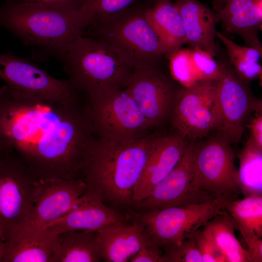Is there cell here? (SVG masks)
<instances>
[{"label":"cell","mask_w":262,"mask_h":262,"mask_svg":"<svg viewBox=\"0 0 262 262\" xmlns=\"http://www.w3.org/2000/svg\"><path fill=\"white\" fill-rule=\"evenodd\" d=\"M216 82H201L180 89L169 118L177 133L194 141L213 130Z\"/></svg>","instance_id":"obj_12"},{"label":"cell","mask_w":262,"mask_h":262,"mask_svg":"<svg viewBox=\"0 0 262 262\" xmlns=\"http://www.w3.org/2000/svg\"><path fill=\"white\" fill-rule=\"evenodd\" d=\"M147 17L161 43L167 58L187 43L180 12L171 0H154L147 11Z\"/></svg>","instance_id":"obj_22"},{"label":"cell","mask_w":262,"mask_h":262,"mask_svg":"<svg viewBox=\"0 0 262 262\" xmlns=\"http://www.w3.org/2000/svg\"><path fill=\"white\" fill-rule=\"evenodd\" d=\"M36 179L13 150L0 156V225L4 233L28 223Z\"/></svg>","instance_id":"obj_11"},{"label":"cell","mask_w":262,"mask_h":262,"mask_svg":"<svg viewBox=\"0 0 262 262\" xmlns=\"http://www.w3.org/2000/svg\"><path fill=\"white\" fill-rule=\"evenodd\" d=\"M5 241V236L4 231L0 225V262H2Z\"/></svg>","instance_id":"obj_37"},{"label":"cell","mask_w":262,"mask_h":262,"mask_svg":"<svg viewBox=\"0 0 262 262\" xmlns=\"http://www.w3.org/2000/svg\"><path fill=\"white\" fill-rule=\"evenodd\" d=\"M101 262L98 231H69L57 234L52 262Z\"/></svg>","instance_id":"obj_23"},{"label":"cell","mask_w":262,"mask_h":262,"mask_svg":"<svg viewBox=\"0 0 262 262\" xmlns=\"http://www.w3.org/2000/svg\"><path fill=\"white\" fill-rule=\"evenodd\" d=\"M157 135L127 141L96 136L89 147L81 177L87 191L108 207L128 216L132 213L134 190Z\"/></svg>","instance_id":"obj_2"},{"label":"cell","mask_w":262,"mask_h":262,"mask_svg":"<svg viewBox=\"0 0 262 262\" xmlns=\"http://www.w3.org/2000/svg\"><path fill=\"white\" fill-rule=\"evenodd\" d=\"M237 179L244 197L262 196V148L250 136L238 155Z\"/></svg>","instance_id":"obj_25"},{"label":"cell","mask_w":262,"mask_h":262,"mask_svg":"<svg viewBox=\"0 0 262 262\" xmlns=\"http://www.w3.org/2000/svg\"><path fill=\"white\" fill-rule=\"evenodd\" d=\"M182 86L161 68L134 70L124 88L153 128L169 118Z\"/></svg>","instance_id":"obj_13"},{"label":"cell","mask_w":262,"mask_h":262,"mask_svg":"<svg viewBox=\"0 0 262 262\" xmlns=\"http://www.w3.org/2000/svg\"><path fill=\"white\" fill-rule=\"evenodd\" d=\"M18 2H31L41 4L50 8L80 11L84 0H8Z\"/></svg>","instance_id":"obj_33"},{"label":"cell","mask_w":262,"mask_h":262,"mask_svg":"<svg viewBox=\"0 0 262 262\" xmlns=\"http://www.w3.org/2000/svg\"><path fill=\"white\" fill-rule=\"evenodd\" d=\"M195 144L189 143L175 168L156 184L134 208L137 212L162 209L185 204H198L212 199L197 187L194 177L193 155Z\"/></svg>","instance_id":"obj_14"},{"label":"cell","mask_w":262,"mask_h":262,"mask_svg":"<svg viewBox=\"0 0 262 262\" xmlns=\"http://www.w3.org/2000/svg\"><path fill=\"white\" fill-rule=\"evenodd\" d=\"M57 234L28 223L5 234L1 262H52Z\"/></svg>","instance_id":"obj_18"},{"label":"cell","mask_w":262,"mask_h":262,"mask_svg":"<svg viewBox=\"0 0 262 262\" xmlns=\"http://www.w3.org/2000/svg\"><path fill=\"white\" fill-rule=\"evenodd\" d=\"M231 143L218 132L202 143L195 144L194 177L198 188L212 199H237L241 193L237 179L235 154Z\"/></svg>","instance_id":"obj_10"},{"label":"cell","mask_w":262,"mask_h":262,"mask_svg":"<svg viewBox=\"0 0 262 262\" xmlns=\"http://www.w3.org/2000/svg\"><path fill=\"white\" fill-rule=\"evenodd\" d=\"M86 191V185L82 179H36L27 223L46 229L78 205Z\"/></svg>","instance_id":"obj_15"},{"label":"cell","mask_w":262,"mask_h":262,"mask_svg":"<svg viewBox=\"0 0 262 262\" xmlns=\"http://www.w3.org/2000/svg\"><path fill=\"white\" fill-rule=\"evenodd\" d=\"M60 60L67 80L84 97L109 88H124L134 71L105 42L84 34Z\"/></svg>","instance_id":"obj_5"},{"label":"cell","mask_w":262,"mask_h":262,"mask_svg":"<svg viewBox=\"0 0 262 262\" xmlns=\"http://www.w3.org/2000/svg\"><path fill=\"white\" fill-rule=\"evenodd\" d=\"M218 61L221 74L216 82L213 130L231 144L238 143L252 113L262 112V100L253 95L249 84L237 76L228 58Z\"/></svg>","instance_id":"obj_9"},{"label":"cell","mask_w":262,"mask_h":262,"mask_svg":"<svg viewBox=\"0 0 262 262\" xmlns=\"http://www.w3.org/2000/svg\"><path fill=\"white\" fill-rule=\"evenodd\" d=\"M203 230L213 240L225 257L227 262H251L250 255L235 234V226L225 210L208 220Z\"/></svg>","instance_id":"obj_24"},{"label":"cell","mask_w":262,"mask_h":262,"mask_svg":"<svg viewBox=\"0 0 262 262\" xmlns=\"http://www.w3.org/2000/svg\"><path fill=\"white\" fill-rule=\"evenodd\" d=\"M224 208L240 232L252 233L262 237V196L229 200Z\"/></svg>","instance_id":"obj_26"},{"label":"cell","mask_w":262,"mask_h":262,"mask_svg":"<svg viewBox=\"0 0 262 262\" xmlns=\"http://www.w3.org/2000/svg\"><path fill=\"white\" fill-rule=\"evenodd\" d=\"M140 0H84L80 11L87 25L102 17L120 11ZM86 25V26H87Z\"/></svg>","instance_id":"obj_28"},{"label":"cell","mask_w":262,"mask_h":262,"mask_svg":"<svg viewBox=\"0 0 262 262\" xmlns=\"http://www.w3.org/2000/svg\"><path fill=\"white\" fill-rule=\"evenodd\" d=\"M101 261L127 262L152 242L139 223L129 222L98 231Z\"/></svg>","instance_id":"obj_21"},{"label":"cell","mask_w":262,"mask_h":262,"mask_svg":"<svg viewBox=\"0 0 262 262\" xmlns=\"http://www.w3.org/2000/svg\"><path fill=\"white\" fill-rule=\"evenodd\" d=\"M219 0H214V1H219Z\"/></svg>","instance_id":"obj_39"},{"label":"cell","mask_w":262,"mask_h":262,"mask_svg":"<svg viewBox=\"0 0 262 262\" xmlns=\"http://www.w3.org/2000/svg\"><path fill=\"white\" fill-rule=\"evenodd\" d=\"M95 137L84 98L65 103L0 97V141L36 179H81Z\"/></svg>","instance_id":"obj_1"},{"label":"cell","mask_w":262,"mask_h":262,"mask_svg":"<svg viewBox=\"0 0 262 262\" xmlns=\"http://www.w3.org/2000/svg\"><path fill=\"white\" fill-rule=\"evenodd\" d=\"M188 145L186 139L176 132L157 135L151 144L143 173L134 190V208L175 168Z\"/></svg>","instance_id":"obj_16"},{"label":"cell","mask_w":262,"mask_h":262,"mask_svg":"<svg viewBox=\"0 0 262 262\" xmlns=\"http://www.w3.org/2000/svg\"><path fill=\"white\" fill-rule=\"evenodd\" d=\"M167 59L170 76L182 87H189L200 82L190 49H176Z\"/></svg>","instance_id":"obj_27"},{"label":"cell","mask_w":262,"mask_h":262,"mask_svg":"<svg viewBox=\"0 0 262 262\" xmlns=\"http://www.w3.org/2000/svg\"><path fill=\"white\" fill-rule=\"evenodd\" d=\"M216 37L225 46L228 55L244 58L255 62H259L262 58V53L256 49L239 45L217 31Z\"/></svg>","instance_id":"obj_32"},{"label":"cell","mask_w":262,"mask_h":262,"mask_svg":"<svg viewBox=\"0 0 262 262\" xmlns=\"http://www.w3.org/2000/svg\"><path fill=\"white\" fill-rule=\"evenodd\" d=\"M164 250V262H202L194 237L184 240L180 245H167Z\"/></svg>","instance_id":"obj_29"},{"label":"cell","mask_w":262,"mask_h":262,"mask_svg":"<svg viewBox=\"0 0 262 262\" xmlns=\"http://www.w3.org/2000/svg\"><path fill=\"white\" fill-rule=\"evenodd\" d=\"M256 115L251 118L246 126L250 130V136L255 144L262 148V112L256 113Z\"/></svg>","instance_id":"obj_36"},{"label":"cell","mask_w":262,"mask_h":262,"mask_svg":"<svg viewBox=\"0 0 262 262\" xmlns=\"http://www.w3.org/2000/svg\"><path fill=\"white\" fill-rule=\"evenodd\" d=\"M161 248L153 243L142 248L130 261L131 262H164Z\"/></svg>","instance_id":"obj_34"},{"label":"cell","mask_w":262,"mask_h":262,"mask_svg":"<svg viewBox=\"0 0 262 262\" xmlns=\"http://www.w3.org/2000/svg\"><path fill=\"white\" fill-rule=\"evenodd\" d=\"M228 56L232 69L241 80L248 84L254 80L262 81V67L259 62L232 55Z\"/></svg>","instance_id":"obj_30"},{"label":"cell","mask_w":262,"mask_h":262,"mask_svg":"<svg viewBox=\"0 0 262 262\" xmlns=\"http://www.w3.org/2000/svg\"><path fill=\"white\" fill-rule=\"evenodd\" d=\"M84 98L96 136L127 141L149 134L151 127L124 88H109Z\"/></svg>","instance_id":"obj_7"},{"label":"cell","mask_w":262,"mask_h":262,"mask_svg":"<svg viewBox=\"0 0 262 262\" xmlns=\"http://www.w3.org/2000/svg\"><path fill=\"white\" fill-rule=\"evenodd\" d=\"M86 25L80 11L8 0L0 7V26L24 44L39 48L59 59L83 34Z\"/></svg>","instance_id":"obj_3"},{"label":"cell","mask_w":262,"mask_h":262,"mask_svg":"<svg viewBox=\"0 0 262 262\" xmlns=\"http://www.w3.org/2000/svg\"><path fill=\"white\" fill-rule=\"evenodd\" d=\"M213 6L227 32L239 35L246 46L262 53L258 37L262 24V0L213 1Z\"/></svg>","instance_id":"obj_19"},{"label":"cell","mask_w":262,"mask_h":262,"mask_svg":"<svg viewBox=\"0 0 262 262\" xmlns=\"http://www.w3.org/2000/svg\"><path fill=\"white\" fill-rule=\"evenodd\" d=\"M181 15L187 44L198 48L213 57L217 55L215 43L216 25L219 22L217 13L198 0H173Z\"/></svg>","instance_id":"obj_20"},{"label":"cell","mask_w":262,"mask_h":262,"mask_svg":"<svg viewBox=\"0 0 262 262\" xmlns=\"http://www.w3.org/2000/svg\"><path fill=\"white\" fill-rule=\"evenodd\" d=\"M250 255L251 262H262V239L255 234L241 231Z\"/></svg>","instance_id":"obj_35"},{"label":"cell","mask_w":262,"mask_h":262,"mask_svg":"<svg viewBox=\"0 0 262 262\" xmlns=\"http://www.w3.org/2000/svg\"><path fill=\"white\" fill-rule=\"evenodd\" d=\"M232 199L218 197L207 202L162 209L134 212V219L151 242L159 247L180 245L194 237L196 232L213 216L225 210Z\"/></svg>","instance_id":"obj_6"},{"label":"cell","mask_w":262,"mask_h":262,"mask_svg":"<svg viewBox=\"0 0 262 262\" xmlns=\"http://www.w3.org/2000/svg\"><path fill=\"white\" fill-rule=\"evenodd\" d=\"M194 238L202 262H227L222 252L202 228L196 232Z\"/></svg>","instance_id":"obj_31"},{"label":"cell","mask_w":262,"mask_h":262,"mask_svg":"<svg viewBox=\"0 0 262 262\" xmlns=\"http://www.w3.org/2000/svg\"><path fill=\"white\" fill-rule=\"evenodd\" d=\"M128 217L106 205L94 193L86 191L78 205L46 229L57 234L69 231H98L127 223Z\"/></svg>","instance_id":"obj_17"},{"label":"cell","mask_w":262,"mask_h":262,"mask_svg":"<svg viewBox=\"0 0 262 262\" xmlns=\"http://www.w3.org/2000/svg\"><path fill=\"white\" fill-rule=\"evenodd\" d=\"M0 79L6 85L0 97L70 103L82 98L67 80L56 79L30 61L10 51L0 53Z\"/></svg>","instance_id":"obj_8"},{"label":"cell","mask_w":262,"mask_h":262,"mask_svg":"<svg viewBox=\"0 0 262 262\" xmlns=\"http://www.w3.org/2000/svg\"><path fill=\"white\" fill-rule=\"evenodd\" d=\"M148 7L138 2L88 24L83 34L105 42L134 70L161 68L166 57L147 17Z\"/></svg>","instance_id":"obj_4"},{"label":"cell","mask_w":262,"mask_h":262,"mask_svg":"<svg viewBox=\"0 0 262 262\" xmlns=\"http://www.w3.org/2000/svg\"><path fill=\"white\" fill-rule=\"evenodd\" d=\"M5 150V148L1 144L0 141V156L4 151Z\"/></svg>","instance_id":"obj_38"}]
</instances>
